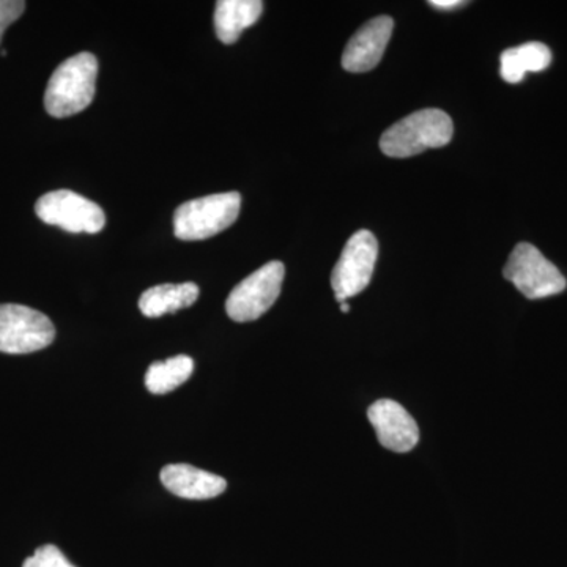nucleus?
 Masks as SVG:
<instances>
[{
    "instance_id": "16",
    "label": "nucleus",
    "mask_w": 567,
    "mask_h": 567,
    "mask_svg": "<svg viewBox=\"0 0 567 567\" xmlns=\"http://www.w3.org/2000/svg\"><path fill=\"white\" fill-rule=\"evenodd\" d=\"M22 567H76L71 565L69 559H66L65 555L59 550L58 547L43 546L37 548L35 554L32 555L31 558L25 559L24 565Z\"/></svg>"
},
{
    "instance_id": "7",
    "label": "nucleus",
    "mask_w": 567,
    "mask_h": 567,
    "mask_svg": "<svg viewBox=\"0 0 567 567\" xmlns=\"http://www.w3.org/2000/svg\"><path fill=\"white\" fill-rule=\"evenodd\" d=\"M41 221L71 234H99L106 224L103 208L81 194L59 189L41 196L35 204Z\"/></svg>"
},
{
    "instance_id": "12",
    "label": "nucleus",
    "mask_w": 567,
    "mask_h": 567,
    "mask_svg": "<svg viewBox=\"0 0 567 567\" xmlns=\"http://www.w3.org/2000/svg\"><path fill=\"white\" fill-rule=\"evenodd\" d=\"M262 11L260 0H219L215 10L216 37L224 44L235 43L245 29L256 24Z\"/></svg>"
},
{
    "instance_id": "15",
    "label": "nucleus",
    "mask_w": 567,
    "mask_h": 567,
    "mask_svg": "<svg viewBox=\"0 0 567 567\" xmlns=\"http://www.w3.org/2000/svg\"><path fill=\"white\" fill-rule=\"evenodd\" d=\"M194 361L186 354L158 361L148 368L145 386L152 394H167L188 382L193 375Z\"/></svg>"
},
{
    "instance_id": "14",
    "label": "nucleus",
    "mask_w": 567,
    "mask_h": 567,
    "mask_svg": "<svg viewBox=\"0 0 567 567\" xmlns=\"http://www.w3.org/2000/svg\"><path fill=\"white\" fill-rule=\"evenodd\" d=\"M499 62H502L499 73H502L503 80L509 84H517L524 80L525 73L528 71L537 73V71L546 70L551 62V52L546 44L533 41V43L506 50L499 58Z\"/></svg>"
},
{
    "instance_id": "11",
    "label": "nucleus",
    "mask_w": 567,
    "mask_h": 567,
    "mask_svg": "<svg viewBox=\"0 0 567 567\" xmlns=\"http://www.w3.org/2000/svg\"><path fill=\"white\" fill-rule=\"evenodd\" d=\"M163 486L185 499H210L226 492L227 481L193 465L174 464L162 470Z\"/></svg>"
},
{
    "instance_id": "18",
    "label": "nucleus",
    "mask_w": 567,
    "mask_h": 567,
    "mask_svg": "<svg viewBox=\"0 0 567 567\" xmlns=\"http://www.w3.org/2000/svg\"><path fill=\"white\" fill-rule=\"evenodd\" d=\"M464 3L461 0H431V6L439 10H454L464 6Z\"/></svg>"
},
{
    "instance_id": "10",
    "label": "nucleus",
    "mask_w": 567,
    "mask_h": 567,
    "mask_svg": "<svg viewBox=\"0 0 567 567\" xmlns=\"http://www.w3.org/2000/svg\"><path fill=\"white\" fill-rule=\"evenodd\" d=\"M394 21L390 17L374 18L365 22L349 44L342 55V66L350 73H365L374 70L382 61L391 35H393Z\"/></svg>"
},
{
    "instance_id": "5",
    "label": "nucleus",
    "mask_w": 567,
    "mask_h": 567,
    "mask_svg": "<svg viewBox=\"0 0 567 567\" xmlns=\"http://www.w3.org/2000/svg\"><path fill=\"white\" fill-rule=\"evenodd\" d=\"M55 328L50 317L21 305H0V352L25 354L50 347Z\"/></svg>"
},
{
    "instance_id": "4",
    "label": "nucleus",
    "mask_w": 567,
    "mask_h": 567,
    "mask_svg": "<svg viewBox=\"0 0 567 567\" xmlns=\"http://www.w3.org/2000/svg\"><path fill=\"white\" fill-rule=\"evenodd\" d=\"M503 276L529 300L561 293L567 282L561 271L529 244H518L511 252Z\"/></svg>"
},
{
    "instance_id": "1",
    "label": "nucleus",
    "mask_w": 567,
    "mask_h": 567,
    "mask_svg": "<svg viewBox=\"0 0 567 567\" xmlns=\"http://www.w3.org/2000/svg\"><path fill=\"white\" fill-rule=\"evenodd\" d=\"M99 61L81 52L58 66L44 92V107L55 118L71 117L91 106L95 99Z\"/></svg>"
},
{
    "instance_id": "3",
    "label": "nucleus",
    "mask_w": 567,
    "mask_h": 567,
    "mask_svg": "<svg viewBox=\"0 0 567 567\" xmlns=\"http://www.w3.org/2000/svg\"><path fill=\"white\" fill-rule=\"evenodd\" d=\"M238 193L212 194L188 200L175 210V237L185 241L205 240L233 226L240 215Z\"/></svg>"
},
{
    "instance_id": "6",
    "label": "nucleus",
    "mask_w": 567,
    "mask_h": 567,
    "mask_svg": "<svg viewBox=\"0 0 567 567\" xmlns=\"http://www.w3.org/2000/svg\"><path fill=\"white\" fill-rule=\"evenodd\" d=\"M286 275L282 262L274 260L244 279L226 301L227 316L234 322H252L260 319L276 303Z\"/></svg>"
},
{
    "instance_id": "2",
    "label": "nucleus",
    "mask_w": 567,
    "mask_h": 567,
    "mask_svg": "<svg viewBox=\"0 0 567 567\" xmlns=\"http://www.w3.org/2000/svg\"><path fill=\"white\" fill-rule=\"evenodd\" d=\"M453 133V121L446 112L417 111L388 128L380 140V148L391 158H409L429 148L445 147Z\"/></svg>"
},
{
    "instance_id": "17",
    "label": "nucleus",
    "mask_w": 567,
    "mask_h": 567,
    "mask_svg": "<svg viewBox=\"0 0 567 567\" xmlns=\"http://www.w3.org/2000/svg\"><path fill=\"white\" fill-rule=\"evenodd\" d=\"M25 10V2L22 0H0V41L9 25L20 20Z\"/></svg>"
},
{
    "instance_id": "9",
    "label": "nucleus",
    "mask_w": 567,
    "mask_h": 567,
    "mask_svg": "<svg viewBox=\"0 0 567 567\" xmlns=\"http://www.w3.org/2000/svg\"><path fill=\"white\" fill-rule=\"evenodd\" d=\"M369 421L374 425L380 445L394 453H410L420 442V429L404 406L391 399H380L369 406Z\"/></svg>"
},
{
    "instance_id": "19",
    "label": "nucleus",
    "mask_w": 567,
    "mask_h": 567,
    "mask_svg": "<svg viewBox=\"0 0 567 567\" xmlns=\"http://www.w3.org/2000/svg\"><path fill=\"white\" fill-rule=\"evenodd\" d=\"M349 309H350V308H349V305H347V303H342V306H341V311H342V312H344V315H347V312H349Z\"/></svg>"
},
{
    "instance_id": "13",
    "label": "nucleus",
    "mask_w": 567,
    "mask_h": 567,
    "mask_svg": "<svg viewBox=\"0 0 567 567\" xmlns=\"http://www.w3.org/2000/svg\"><path fill=\"white\" fill-rule=\"evenodd\" d=\"M199 293V287L194 282L162 284L141 295L140 309L142 315L151 319L174 315L196 303Z\"/></svg>"
},
{
    "instance_id": "8",
    "label": "nucleus",
    "mask_w": 567,
    "mask_h": 567,
    "mask_svg": "<svg viewBox=\"0 0 567 567\" xmlns=\"http://www.w3.org/2000/svg\"><path fill=\"white\" fill-rule=\"evenodd\" d=\"M377 257L379 244L374 234L360 230L350 237L331 275V287L339 303H346L347 298L363 292L369 286L374 275Z\"/></svg>"
}]
</instances>
